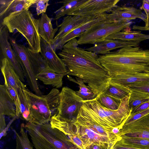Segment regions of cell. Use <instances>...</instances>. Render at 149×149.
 I'll list each match as a JSON object with an SVG mask.
<instances>
[{"mask_svg":"<svg viewBox=\"0 0 149 149\" xmlns=\"http://www.w3.org/2000/svg\"><path fill=\"white\" fill-rule=\"evenodd\" d=\"M77 42L76 38L70 40L58 54L67 68L66 75L79 79L99 95L107 88L111 77L97 54L77 47Z\"/></svg>","mask_w":149,"mask_h":149,"instance_id":"cell-1","label":"cell"},{"mask_svg":"<svg viewBox=\"0 0 149 149\" xmlns=\"http://www.w3.org/2000/svg\"><path fill=\"white\" fill-rule=\"evenodd\" d=\"M98 60L111 77L120 75L149 72V49L127 47L98 56Z\"/></svg>","mask_w":149,"mask_h":149,"instance_id":"cell-2","label":"cell"},{"mask_svg":"<svg viewBox=\"0 0 149 149\" xmlns=\"http://www.w3.org/2000/svg\"><path fill=\"white\" fill-rule=\"evenodd\" d=\"M130 96V94L121 100L120 107L116 110L104 107L96 99L84 101L79 114L108 130L112 131L113 128H117L120 130L131 113L129 104Z\"/></svg>","mask_w":149,"mask_h":149,"instance_id":"cell-3","label":"cell"},{"mask_svg":"<svg viewBox=\"0 0 149 149\" xmlns=\"http://www.w3.org/2000/svg\"><path fill=\"white\" fill-rule=\"evenodd\" d=\"M24 128L36 149H80L64 133L52 127L49 123L38 124L27 122Z\"/></svg>","mask_w":149,"mask_h":149,"instance_id":"cell-4","label":"cell"},{"mask_svg":"<svg viewBox=\"0 0 149 149\" xmlns=\"http://www.w3.org/2000/svg\"><path fill=\"white\" fill-rule=\"evenodd\" d=\"M0 26H6L8 31L13 33L16 30L27 40L28 49L33 53H40V40L37 26L36 19L29 10L12 13L4 18Z\"/></svg>","mask_w":149,"mask_h":149,"instance_id":"cell-5","label":"cell"},{"mask_svg":"<svg viewBox=\"0 0 149 149\" xmlns=\"http://www.w3.org/2000/svg\"><path fill=\"white\" fill-rule=\"evenodd\" d=\"M29 106V116L27 122L38 124L49 123L52 117L56 114L60 103V92L53 88L47 95H38L24 89Z\"/></svg>","mask_w":149,"mask_h":149,"instance_id":"cell-6","label":"cell"},{"mask_svg":"<svg viewBox=\"0 0 149 149\" xmlns=\"http://www.w3.org/2000/svg\"><path fill=\"white\" fill-rule=\"evenodd\" d=\"M72 123L75 126L76 133L83 142L86 148L95 144L113 149L116 143L121 138L112 131L79 114L76 120Z\"/></svg>","mask_w":149,"mask_h":149,"instance_id":"cell-7","label":"cell"},{"mask_svg":"<svg viewBox=\"0 0 149 149\" xmlns=\"http://www.w3.org/2000/svg\"><path fill=\"white\" fill-rule=\"evenodd\" d=\"M132 23L130 20L115 21L106 18L94 24L83 32L78 40V44H94L112 34L130 27Z\"/></svg>","mask_w":149,"mask_h":149,"instance_id":"cell-8","label":"cell"},{"mask_svg":"<svg viewBox=\"0 0 149 149\" xmlns=\"http://www.w3.org/2000/svg\"><path fill=\"white\" fill-rule=\"evenodd\" d=\"M83 102L75 91L67 86L63 87L60 93L57 112L54 116L61 121L73 123L77 120Z\"/></svg>","mask_w":149,"mask_h":149,"instance_id":"cell-9","label":"cell"},{"mask_svg":"<svg viewBox=\"0 0 149 149\" xmlns=\"http://www.w3.org/2000/svg\"><path fill=\"white\" fill-rule=\"evenodd\" d=\"M8 38L13 49L19 61L28 84L35 94L39 96L42 93L38 86V79L30 59L27 48L19 44L15 39L9 36Z\"/></svg>","mask_w":149,"mask_h":149,"instance_id":"cell-10","label":"cell"},{"mask_svg":"<svg viewBox=\"0 0 149 149\" xmlns=\"http://www.w3.org/2000/svg\"><path fill=\"white\" fill-rule=\"evenodd\" d=\"M119 0H86L71 11L68 15H79L92 17L110 12Z\"/></svg>","mask_w":149,"mask_h":149,"instance_id":"cell-11","label":"cell"},{"mask_svg":"<svg viewBox=\"0 0 149 149\" xmlns=\"http://www.w3.org/2000/svg\"><path fill=\"white\" fill-rule=\"evenodd\" d=\"M0 45L2 57L6 58L22 82L25 76L20 62L8 41V30L6 26H0Z\"/></svg>","mask_w":149,"mask_h":149,"instance_id":"cell-12","label":"cell"},{"mask_svg":"<svg viewBox=\"0 0 149 149\" xmlns=\"http://www.w3.org/2000/svg\"><path fill=\"white\" fill-rule=\"evenodd\" d=\"M127 136L149 139V113L128 124L123 125L119 134Z\"/></svg>","mask_w":149,"mask_h":149,"instance_id":"cell-13","label":"cell"},{"mask_svg":"<svg viewBox=\"0 0 149 149\" xmlns=\"http://www.w3.org/2000/svg\"><path fill=\"white\" fill-rule=\"evenodd\" d=\"M40 53L51 69L56 73L65 74L66 75L67 68L61 59L56 54L52 45L41 38Z\"/></svg>","mask_w":149,"mask_h":149,"instance_id":"cell-14","label":"cell"},{"mask_svg":"<svg viewBox=\"0 0 149 149\" xmlns=\"http://www.w3.org/2000/svg\"><path fill=\"white\" fill-rule=\"evenodd\" d=\"M94 45L85 49L86 50L97 54L104 55L111 50L127 47H139V43L121 40L105 39L96 42Z\"/></svg>","mask_w":149,"mask_h":149,"instance_id":"cell-15","label":"cell"},{"mask_svg":"<svg viewBox=\"0 0 149 149\" xmlns=\"http://www.w3.org/2000/svg\"><path fill=\"white\" fill-rule=\"evenodd\" d=\"M111 13L107 14V19L115 21L121 20H130L138 18L143 20L145 23L146 15L141 10L133 7H128L125 6L116 5L111 10Z\"/></svg>","mask_w":149,"mask_h":149,"instance_id":"cell-16","label":"cell"},{"mask_svg":"<svg viewBox=\"0 0 149 149\" xmlns=\"http://www.w3.org/2000/svg\"><path fill=\"white\" fill-rule=\"evenodd\" d=\"M107 13L95 16L89 20L69 32L57 40L52 45L54 49L62 50L63 46L68 42L76 37H79L81 35L94 24L106 18Z\"/></svg>","mask_w":149,"mask_h":149,"instance_id":"cell-17","label":"cell"},{"mask_svg":"<svg viewBox=\"0 0 149 149\" xmlns=\"http://www.w3.org/2000/svg\"><path fill=\"white\" fill-rule=\"evenodd\" d=\"M37 0H0L1 22L10 14L23 10H29Z\"/></svg>","mask_w":149,"mask_h":149,"instance_id":"cell-18","label":"cell"},{"mask_svg":"<svg viewBox=\"0 0 149 149\" xmlns=\"http://www.w3.org/2000/svg\"><path fill=\"white\" fill-rule=\"evenodd\" d=\"M93 17H87L79 15H68L65 17L62 22L57 26L60 28L58 33L54 37L53 45L69 32Z\"/></svg>","mask_w":149,"mask_h":149,"instance_id":"cell-19","label":"cell"},{"mask_svg":"<svg viewBox=\"0 0 149 149\" xmlns=\"http://www.w3.org/2000/svg\"><path fill=\"white\" fill-rule=\"evenodd\" d=\"M144 82H149V72L116 76L111 77L109 84L128 90L127 87L130 85Z\"/></svg>","mask_w":149,"mask_h":149,"instance_id":"cell-20","label":"cell"},{"mask_svg":"<svg viewBox=\"0 0 149 149\" xmlns=\"http://www.w3.org/2000/svg\"><path fill=\"white\" fill-rule=\"evenodd\" d=\"M1 69L4 79V85L13 87L18 94L20 91V85L22 81L6 58H1Z\"/></svg>","mask_w":149,"mask_h":149,"instance_id":"cell-21","label":"cell"},{"mask_svg":"<svg viewBox=\"0 0 149 149\" xmlns=\"http://www.w3.org/2000/svg\"><path fill=\"white\" fill-rule=\"evenodd\" d=\"M52 21V18L49 17L45 13H42L40 17L36 19L39 36L47 43L52 45L55 35L58 30V27L53 28Z\"/></svg>","mask_w":149,"mask_h":149,"instance_id":"cell-22","label":"cell"},{"mask_svg":"<svg viewBox=\"0 0 149 149\" xmlns=\"http://www.w3.org/2000/svg\"><path fill=\"white\" fill-rule=\"evenodd\" d=\"M0 114L17 118L14 101L5 85H0Z\"/></svg>","mask_w":149,"mask_h":149,"instance_id":"cell-23","label":"cell"},{"mask_svg":"<svg viewBox=\"0 0 149 149\" xmlns=\"http://www.w3.org/2000/svg\"><path fill=\"white\" fill-rule=\"evenodd\" d=\"M105 39L121 40L139 43L142 41L149 40V34H143L140 31H132L129 27L122 31L108 36Z\"/></svg>","mask_w":149,"mask_h":149,"instance_id":"cell-24","label":"cell"},{"mask_svg":"<svg viewBox=\"0 0 149 149\" xmlns=\"http://www.w3.org/2000/svg\"><path fill=\"white\" fill-rule=\"evenodd\" d=\"M65 75V74L56 73L51 70H48L39 73L36 77L44 84L51 85L57 89L62 87L63 79Z\"/></svg>","mask_w":149,"mask_h":149,"instance_id":"cell-25","label":"cell"},{"mask_svg":"<svg viewBox=\"0 0 149 149\" xmlns=\"http://www.w3.org/2000/svg\"><path fill=\"white\" fill-rule=\"evenodd\" d=\"M67 79L69 81L77 84L79 88V90L75 93L83 101L93 100L96 99L98 95L88 85L85 84L79 79L75 77V79L70 75H67Z\"/></svg>","mask_w":149,"mask_h":149,"instance_id":"cell-26","label":"cell"},{"mask_svg":"<svg viewBox=\"0 0 149 149\" xmlns=\"http://www.w3.org/2000/svg\"><path fill=\"white\" fill-rule=\"evenodd\" d=\"M130 92L129 100L149 99V82L139 83L127 87Z\"/></svg>","mask_w":149,"mask_h":149,"instance_id":"cell-27","label":"cell"},{"mask_svg":"<svg viewBox=\"0 0 149 149\" xmlns=\"http://www.w3.org/2000/svg\"><path fill=\"white\" fill-rule=\"evenodd\" d=\"M116 142L138 149H149V139L129 137L123 135Z\"/></svg>","mask_w":149,"mask_h":149,"instance_id":"cell-28","label":"cell"},{"mask_svg":"<svg viewBox=\"0 0 149 149\" xmlns=\"http://www.w3.org/2000/svg\"><path fill=\"white\" fill-rule=\"evenodd\" d=\"M86 0H65L57 2L63 3L60 8L54 12L55 16L54 20H57L61 17L67 15L79 6L85 2Z\"/></svg>","mask_w":149,"mask_h":149,"instance_id":"cell-29","label":"cell"},{"mask_svg":"<svg viewBox=\"0 0 149 149\" xmlns=\"http://www.w3.org/2000/svg\"><path fill=\"white\" fill-rule=\"evenodd\" d=\"M24 123L21 125L19 133L14 130L15 135L16 146L15 149H33V145L28 137Z\"/></svg>","mask_w":149,"mask_h":149,"instance_id":"cell-30","label":"cell"},{"mask_svg":"<svg viewBox=\"0 0 149 149\" xmlns=\"http://www.w3.org/2000/svg\"><path fill=\"white\" fill-rule=\"evenodd\" d=\"M27 49L29 58L36 75L42 71L51 70L40 53H33L30 51L28 48Z\"/></svg>","mask_w":149,"mask_h":149,"instance_id":"cell-31","label":"cell"},{"mask_svg":"<svg viewBox=\"0 0 149 149\" xmlns=\"http://www.w3.org/2000/svg\"><path fill=\"white\" fill-rule=\"evenodd\" d=\"M96 99L103 107L113 110H116L118 109L121 100L107 95L104 92L99 94Z\"/></svg>","mask_w":149,"mask_h":149,"instance_id":"cell-32","label":"cell"},{"mask_svg":"<svg viewBox=\"0 0 149 149\" xmlns=\"http://www.w3.org/2000/svg\"><path fill=\"white\" fill-rule=\"evenodd\" d=\"M23 82L20 85V91L18 95L20 102V114L23 119L28 122L29 116V106L24 91L26 88Z\"/></svg>","mask_w":149,"mask_h":149,"instance_id":"cell-33","label":"cell"},{"mask_svg":"<svg viewBox=\"0 0 149 149\" xmlns=\"http://www.w3.org/2000/svg\"><path fill=\"white\" fill-rule=\"evenodd\" d=\"M104 92L107 95L120 100H122L130 94L129 90L111 84H109L107 88Z\"/></svg>","mask_w":149,"mask_h":149,"instance_id":"cell-34","label":"cell"},{"mask_svg":"<svg viewBox=\"0 0 149 149\" xmlns=\"http://www.w3.org/2000/svg\"><path fill=\"white\" fill-rule=\"evenodd\" d=\"M7 90L13 99L15 104L17 118H19L20 115V102L18 95L15 90L12 87L8 85H5Z\"/></svg>","mask_w":149,"mask_h":149,"instance_id":"cell-35","label":"cell"},{"mask_svg":"<svg viewBox=\"0 0 149 149\" xmlns=\"http://www.w3.org/2000/svg\"><path fill=\"white\" fill-rule=\"evenodd\" d=\"M149 113V108L132 114H130L124 125L128 124Z\"/></svg>","mask_w":149,"mask_h":149,"instance_id":"cell-36","label":"cell"},{"mask_svg":"<svg viewBox=\"0 0 149 149\" xmlns=\"http://www.w3.org/2000/svg\"><path fill=\"white\" fill-rule=\"evenodd\" d=\"M49 0H37L36 4L38 15L46 12L47 7L49 5Z\"/></svg>","mask_w":149,"mask_h":149,"instance_id":"cell-37","label":"cell"},{"mask_svg":"<svg viewBox=\"0 0 149 149\" xmlns=\"http://www.w3.org/2000/svg\"><path fill=\"white\" fill-rule=\"evenodd\" d=\"M149 108V101L142 104L133 109L130 114H132Z\"/></svg>","mask_w":149,"mask_h":149,"instance_id":"cell-38","label":"cell"},{"mask_svg":"<svg viewBox=\"0 0 149 149\" xmlns=\"http://www.w3.org/2000/svg\"><path fill=\"white\" fill-rule=\"evenodd\" d=\"M146 20L145 22V26H144L134 25L132 27L134 30L149 31V14L146 15Z\"/></svg>","mask_w":149,"mask_h":149,"instance_id":"cell-39","label":"cell"},{"mask_svg":"<svg viewBox=\"0 0 149 149\" xmlns=\"http://www.w3.org/2000/svg\"><path fill=\"white\" fill-rule=\"evenodd\" d=\"M142 5L141 9L145 11L146 15L149 14V0H144L142 1Z\"/></svg>","mask_w":149,"mask_h":149,"instance_id":"cell-40","label":"cell"},{"mask_svg":"<svg viewBox=\"0 0 149 149\" xmlns=\"http://www.w3.org/2000/svg\"><path fill=\"white\" fill-rule=\"evenodd\" d=\"M4 115L0 114V132H2L6 128Z\"/></svg>","mask_w":149,"mask_h":149,"instance_id":"cell-41","label":"cell"},{"mask_svg":"<svg viewBox=\"0 0 149 149\" xmlns=\"http://www.w3.org/2000/svg\"><path fill=\"white\" fill-rule=\"evenodd\" d=\"M113 149H138L131 147L126 146L116 143L114 146Z\"/></svg>","mask_w":149,"mask_h":149,"instance_id":"cell-42","label":"cell"},{"mask_svg":"<svg viewBox=\"0 0 149 149\" xmlns=\"http://www.w3.org/2000/svg\"><path fill=\"white\" fill-rule=\"evenodd\" d=\"M86 149H111L97 144H92L87 147Z\"/></svg>","mask_w":149,"mask_h":149,"instance_id":"cell-43","label":"cell"}]
</instances>
